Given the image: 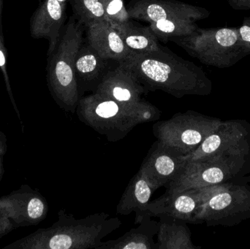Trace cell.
<instances>
[{"mask_svg": "<svg viewBox=\"0 0 250 249\" xmlns=\"http://www.w3.org/2000/svg\"><path fill=\"white\" fill-rule=\"evenodd\" d=\"M120 64L132 72L148 92L160 90L176 98L208 96L212 82L201 67L162 46L149 52L132 51Z\"/></svg>", "mask_w": 250, "mask_h": 249, "instance_id": "cell-1", "label": "cell"}, {"mask_svg": "<svg viewBox=\"0 0 250 249\" xmlns=\"http://www.w3.org/2000/svg\"><path fill=\"white\" fill-rule=\"evenodd\" d=\"M122 226L117 217L97 213L76 219L64 210L58 213V220L28 236L4 247V249H98L103 239Z\"/></svg>", "mask_w": 250, "mask_h": 249, "instance_id": "cell-2", "label": "cell"}, {"mask_svg": "<svg viewBox=\"0 0 250 249\" xmlns=\"http://www.w3.org/2000/svg\"><path fill=\"white\" fill-rule=\"evenodd\" d=\"M76 114L109 142L120 141L138 124L158 121L161 116V111L147 101L129 106L96 93L80 98Z\"/></svg>", "mask_w": 250, "mask_h": 249, "instance_id": "cell-3", "label": "cell"}, {"mask_svg": "<svg viewBox=\"0 0 250 249\" xmlns=\"http://www.w3.org/2000/svg\"><path fill=\"white\" fill-rule=\"evenodd\" d=\"M83 26L73 15L64 25L58 45L47 56L46 79L51 96L61 109L76 114L80 96L75 59L83 43Z\"/></svg>", "mask_w": 250, "mask_h": 249, "instance_id": "cell-4", "label": "cell"}, {"mask_svg": "<svg viewBox=\"0 0 250 249\" xmlns=\"http://www.w3.org/2000/svg\"><path fill=\"white\" fill-rule=\"evenodd\" d=\"M228 183H250V153H219L187 162L166 190L181 192Z\"/></svg>", "mask_w": 250, "mask_h": 249, "instance_id": "cell-5", "label": "cell"}, {"mask_svg": "<svg viewBox=\"0 0 250 249\" xmlns=\"http://www.w3.org/2000/svg\"><path fill=\"white\" fill-rule=\"evenodd\" d=\"M170 40L202 64L217 68L233 67L247 57L236 26L198 27L190 35Z\"/></svg>", "mask_w": 250, "mask_h": 249, "instance_id": "cell-6", "label": "cell"}, {"mask_svg": "<svg viewBox=\"0 0 250 249\" xmlns=\"http://www.w3.org/2000/svg\"><path fill=\"white\" fill-rule=\"evenodd\" d=\"M250 218V186L228 183L204 187V200L197 224L234 227Z\"/></svg>", "mask_w": 250, "mask_h": 249, "instance_id": "cell-7", "label": "cell"}, {"mask_svg": "<svg viewBox=\"0 0 250 249\" xmlns=\"http://www.w3.org/2000/svg\"><path fill=\"white\" fill-rule=\"evenodd\" d=\"M223 122L220 118L193 111L177 113L153 125L157 140L184 156L192 153Z\"/></svg>", "mask_w": 250, "mask_h": 249, "instance_id": "cell-8", "label": "cell"}, {"mask_svg": "<svg viewBox=\"0 0 250 249\" xmlns=\"http://www.w3.org/2000/svg\"><path fill=\"white\" fill-rule=\"evenodd\" d=\"M219 153H250V124L246 120L223 121L192 153L187 162L201 160Z\"/></svg>", "mask_w": 250, "mask_h": 249, "instance_id": "cell-9", "label": "cell"}, {"mask_svg": "<svg viewBox=\"0 0 250 249\" xmlns=\"http://www.w3.org/2000/svg\"><path fill=\"white\" fill-rule=\"evenodd\" d=\"M130 19L151 23L161 19L196 22L209 17V10L179 0H131L126 5Z\"/></svg>", "mask_w": 250, "mask_h": 249, "instance_id": "cell-10", "label": "cell"}, {"mask_svg": "<svg viewBox=\"0 0 250 249\" xmlns=\"http://www.w3.org/2000/svg\"><path fill=\"white\" fill-rule=\"evenodd\" d=\"M0 209L12 221L15 228L38 225L45 219L48 211L43 196L27 185L0 197Z\"/></svg>", "mask_w": 250, "mask_h": 249, "instance_id": "cell-11", "label": "cell"}, {"mask_svg": "<svg viewBox=\"0 0 250 249\" xmlns=\"http://www.w3.org/2000/svg\"><path fill=\"white\" fill-rule=\"evenodd\" d=\"M204 200V187L181 192H168L150 201L144 216H170L188 224H197Z\"/></svg>", "mask_w": 250, "mask_h": 249, "instance_id": "cell-12", "label": "cell"}, {"mask_svg": "<svg viewBox=\"0 0 250 249\" xmlns=\"http://www.w3.org/2000/svg\"><path fill=\"white\" fill-rule=\"evenodd\" d=\"M186 163L183 154L157 140L139 170L156 191L172 182L182 172Z\"/></svg>", "mask_w": 250, "mask_h": 249, "instance_id": "cell-13", "label": "cell"}, {"mask_svg": "<svg viewBox=\"0 0 250 249\" xmlns=\"http://www.w3.org/2000/svg\"><path fill=\"white\" fill-rule=\"evenodd\" d=\"M94 93L123 105L137 106L145 101L141 96L148 91L132 72L119 63L116 68L105 72Z\"/></svg>", "mask_w": 250, "mask_h": 249, "instance_id": "cell-14", "label": "cell"}, {"mask_svg": "<svg viewBox=\"0 0 250 249\" xmlns=\"http://www.w3.org/2000/svg\"><path fill=\"white\" fill-rule=\"evenodd\" d=\"M66 19V2L58 0H44L32 14L29 21L31 36L48 39L47 56L57 48Z\"/></svg>", "mask_w": 250, "mask_h": 249, "instance_id": "cell-15", "label": "cell"}, {"mask_svg": "<svg viewBox=\"0 0 250 249\" xmlns=\"http://www.w3.org/2000/svg\"><path fill=\"white\" fill-rule=\"evenodd\" d=\"M86 28L88 43L103 58L120 62L132 52L108 20H98Z\"/></svg>", "mask_w": 250, "mask_h": 249, "instance_id": "cell-16", "label": "cell"}, {"mask_svg": "<svg viewBox=\"0 0 250 249\" xmlns=\"http://www.w3.org/2000/svg\"><path fill=\"white\" fill-rule=\"evenodd\" d=\"M155 190L141 171L134 175L117 206V214L127 216L135 213V225L141 223L150 198Z\"/></svg>", "mask_w": 250, "mask_h": 249, "instance_id": "cell-17", "label": "cell"}, {"mask_svg": "<svg viewBox=\"0 0 250 249\" xmlns=\"http://www.w3.org/2000/svg\"><path fill=\"white\" fill-rule=\"evenodd\" d=\"M159 230V222L145 216L136 228L116 240L103 242L98 249H157L154 236Z\"/></svg>", "mask_w": 250, "mask_h": 249, "instance_id": "cell-18", "label": "cell"}, {"mask_svg": "<svg viewBox=\"0 0 250 249\" xmlns=\"http://www.w3.org/2000/svg\"><path fill=\"white\" fill-rule=\"evenodd\" d=\"M157 249H199L192 241L188 223L170 216H160Z\"/></svg>", "mask_w": 250, "mask_h": 249, "instance_id": "cell-19", "label": "cell"}, {"mask_svg": "<svg viewBox=\"0 0 250 249\" xmlns=\"http://www.w3.org/2000/svg\"><path fill=\"white\" fill-rule=\"evenodd\" d=\"M108 59L101 57L89 43L81 46L75 59L76 78L82 84L99 83L106 72Z\"/></svg>", "mask_w": 250, "mask_h": 249, "instance_id": "cell-20", "label": "cell"}, {"mask_svg": "<svg viewBox=\"0 0 250 249\" xmlns=\"http://www.w3.org/2000/svg\"><path fill=\"white\" fill-rule=\"evenodd\" d=\"M118 32L125 45L134 52H149L160 48L158 39L149 26H141L130 20L125 23L108 20Z\"/></svg>", "mask_w": 250, "mask_h": 249, "instance_id": "cell-21", "label": "cell"}, {"mask_svg": "<svg viewBox=\"0 0 250 249\" xmlns=\"http://www.w3.org/2000/svg\"><path fill=\"white\" fill-rule=\"evenodd\" d=\"M148 26L158 40L164 43L172 38L190 35L198 28L195 22L182 19H161L152 22Z\"/></svg>", "mask_w": 250, "mask_h": 249, "instance_id": "cell-22", "label": "cell"}, {"mask_svg": "<svg viewBox=\"0 0 250 249\" xmlns=\"http://www.w3.org/2000/svg\"><path fill=\"white\" fill-rule=\"evenodd\" d=\"M74 16L83 26L94 22L106 20L102 0H70Z\"/></svg>", "mask_w": 250, "mask_h": 249, "instance_id": "cell-23", "label": "cell"}, {"mask_svg": "<svg viewBox=\"0 0 250 249\" xmlns=\"http://www.w3.org/2000/svg\"><path fill=\"white\" fill-rule=\"evenodd\" d=\"M107 20L125 23L130 20L124 0H102Z\"/></svg>", "mask_w": 250, "mask_h": 249, "instance_id": "cell-24", "label": "cell"}, {"mask_svg": "<svg viewBox=\"0 0 250 249\" xmlns=\"http://www.w3.org/2000/svg\"><path fill=\"white\" fill-rule=\"evenodd\" d=\"M7 48H6L5 45H4V39H3L2 37L0 35V70H1L3 77H4L6 89H7V92H8L10 99H11L12 104H13L16 113H17L18 117L20 118V114H19V110H18L16 102H15L14 98H13L11 85H10V79H9L8 74H7Z\"/></svg>", "mask_w": 250, "mask_h": 249, "instance_id": "cell-25", "label": "cell"}, {"mask_svg": "<svg viewBox=\"0 0 250 249\" xmlns=\"http://www.w3.org/2000/svg\"><path fill=\"white\" fill-rule=\"evenodd\" d=\"M239 38L242 42V46L247 56L250 54V13L249 16H245L242 20V25L238 27Z\"/></svg>", "mask_w": 250, "mask_h": 249, "instance_id": "cell-26", "label": "cell"}, {"mask_svg": "<svg viewBox=\"0 0 250 249\" xmlns=\"http://www.w3.org/2000/svg\"><path fill=\"white\" fill-rule=\"evenodd\" d=\"M15 229L12 221L4 211L0 209V238H3L6 235Z\"/></svg>", "mask_w": 250, "mask_h": 249, "instance_id": "cell-27", "label": "cell"}, {"mask_svg": "<svg viewBox=\"0 0 250 249\" xmlns=\"http://www.w3.org/2000/svg\"><path fill=\"white\" fill-rule=\"evenodd\" d=\"M228 3L235 10H250V0H228Z\"/></svg>", "mask_w": 250, "mask_h": 249, "instance_id": "cell-28", "label": "cell"}, {"mask_svg": "<svg viewBox=\"0 0 250 249\" xmlns=\"http://www.w3.org/2000/svg\"><path fill=\"white\" fill-rule=\"evenodd\" d=\"M7 138L5 134L0 131V156H4L7 152Z\"/></svg>", "mask_w": 250, "mask_h": 249, "instance_id": "cell-29", "label": "cell"}, {"mask_svg": "<svg viewBox=\"0 0 250 249\" xmlns=\"http://www.w3.org/2000/svg\"><path fill=\"white\" fill-rule=\"evenodd\" d=\"M4 167H3V156H0V181L4 175Z\"/></svg>", "mask_w": 250, "mask_h": 249, "instance_id": "cell-30", "label": "cell"}, {"mask_svg": "<svg viewBox=\"0 0 250 249\" xmlns=\"http://www.w3.org/2000/svg\"><path fill=\"white\" fill-rule=\"evenodd\" d=\"M3 2H4V0H0V23H1V11H2Z\"/></svg>", "mask_w": 250, "mask_h": 249, "instance_id": "cell-31", "label": "cell"}, {"mask_svg": "<svg viewBox=\"0 0 250 249\" xmlns=\"http://www.w3.org/2000/svg\"><path fill=\"white\" fill-rule=\"evenodd\" d=\"M58 1H61V2H66V1H68V0H58Z\"/></svg>", "mask_w": 250, "mask_h": 249, "instance_id": "cell-32", "label": "cell"}]
</instances>
